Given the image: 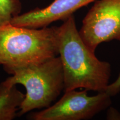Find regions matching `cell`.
Here are the masks:
<instances>
[{
	"label": "cell",
	"mask_w": 120,
	"mask_h": 120,
	"mask_svg": "<svg viewBox=\"0 0 120 120\" xmlns=\"http://www.w3.org/2000/svg\"><path fill=\"white\" fill-rule=\"evenodd\" d=\"M105 92L111 97L115 96L120 92V73L117 79L107 86Z\"/></svg>",
	"instance_id": "9c48e42d"
},
{
	"label": "cell",
	"mask_w": 120,
	"mask_h": 120,
	"mask_svg": "<svg viewBox=\"0 0 120 120\" xmlns=\"http://www.w3.org/2000/svg\"><path fill=\"white\" fill-rule=\"evenodd\" d=\"M20 0H0V26L11 23L21 12Z\"/></svg>",
	"instance_id": "ba28073f"
},
{
	"label": "cell",
	"mask_w": 120,
	"mask_h": 120,
	"mask_svg": "<svg viewBox=\"0 0 120 120\" xmlns=\"http://www.w3.org/2000/svg\"><path fill=\"white\" fill-rule=\"evenodd\" d=\"M111 97L106 92L90 96L87 90L64 91L57 102L40 111L30 115L34 120H87L108 109Z\"/></svg>",
	"instance_id": "277c9868"
},
{
	"label": "cell",
	"mask_w": 120,
	"mask_h": 120,
	"mask_svg": "<svg viewBox=\"0 0 120 120\" xmlns=\"http://www.w3.org/2000/svg\"><path fill=\"white\" fill-rule=\"evenodd\" d=\"M25 96L16 86L8 87L0 83V120H12L17 117Z\"/></svg>",
	"instance_id": "52a82bcc"
},
{
	"label": "cell",
	"mask_w": 120,
	"mask_h": 120,
	"mask_svg": "<svg viewBox=\"0 0 120 120\" xmlns=\"http://www.w3.org/2000/svg\"><path fill=\"white\" fill-rule=\"evenodd\" d=\"M79 33L93 52L101 43L120 41V0H96L82 20Z\"/></svg>",
	"instance_id": "5b68a950"
},
{
	"label": "cell",
	"mask_w": 120,
	"mask_h": 120,
	"mask_svg": "<svg viewBox=\"0 0 120 120\" xmlns=\"http://www.w3.org/2000/svg\"><path fill=\"white\" fill-rule=\"evenodd\" d=\"M107 118L109 120H120V113L113 107L108 109Z\"/></svg>",
	"instance_id": "30bf717a"
},
{
	"label": "cell",
	"mask_w": 120,
	"mask_h": 120,
	"mask_svg": "<svg viewBox=\"0 0 120 120\" xmlns=\"http://www.w3.org/2000/svg\"><path fill=\"white\" fill-rule=\"evenodd\" d=\"M96 0H53L43 8H36L20 13L11 20L13 25L39 28L49 26L58 21H64L75 12Z\"/></svg>",
	"instance_id": "8992f818"
},
{
	"label": "cell",
	"mask_w": 120,
	"mask_h": 120,
	"mask_svg": "<svg viewBox=\"0 0 120 120\" xmlns=\"http://www.w3.org/2000/svg\"><path fill=\"white\" fill-rule=\"evenodd\" d=\"M12 76L1 83L11 87L21 85L26 93L17 117L35 109H44L52 105L64 88V77L60 57L23 66L4 69Z\"/></svg>",
	"instance_id": "7a4b0ae2"
},
{
	"label": "cell",
	"mask_w": 120,
	"mask_h": 120,
	"mask_svg": "<svg viewBox=\"0 0 120 120\" xmlns=\"http://www.w3.org/2000/svg\"><path fill=\"white\" fill-rule=\"evenodd\" d=\"M58 56L57 27L34 28L11 23L0 26V65L4 70Z\"/></svg>",
	"instance_id": "3957f363"
},
{
	"label": "cell",
	"mask_w": 120,
	"mask_h": 120,
	"mask_svg": "<svg viewBox=\"0 0 120 120\" xmlns=\"http://www.w3.org/2000/svg\"><path fill=\"white\" fill-rule=\"evenodd\" d=\"M58 56L64 72V91L83 88L105 92L111 76V65L101 61L88 48L77 29L74 15L57 27Z\"/></svg>",
	"instance_id": "6da1fadb"
}]
</instances>
